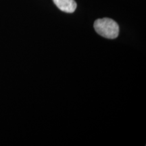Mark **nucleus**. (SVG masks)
<instances>
[{
  "label": "nucleus",
  "instance_id": "obj_1",
  "mask_svg": "<svg viewBox=\"0 0 146 146\" xmlns=\"http://www.w3.org/2000/svg\"><path fill=\"white\" fill-rule=\"evenodd\" d=\"M94 27L100 35L106 39H116L119 34V26L111 18H104L96 20Z\"/></svg>",
  "mask_w": 146,
  "mask_h": 146
},
{
  "label": "nucleus",
  "instance_id": "obj_2",
  "mask_svg": "<svg viewBox=\"0 0 146 146\" xmlns=\"http://www.w3.org/2000/svg\"><path fill=\"white\" fill-rule=\"evenodd\" d=\"M53 1L60 10L66 13H73L77 6L74 0H53Z\"/></svg>",
  "mask_w": 146,
  "mask_h": 146
}]
</instances>
